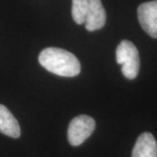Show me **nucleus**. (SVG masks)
<instances>
[{"instance_id":"nucleus-1","label":"nucleus","mask_w":157,"mask_h":157,"mask_svg":"<svg viewBox=\"0 0 157 157\" xmlns=\"http://www.w3.org/2000/svg\"><path fill=\"white\" fill-rule=\"evenodd\" d=\"M39 64L58 76L75 77L80 73V63L72 52L61 48L48 47L39 53Z\"/></svg>"},{"instance_id":"nucleus-2","label":"nucleus","mask_w":157,"mask_h":157,"mask_svg":"<svg viewBox=\"0 0 157 157\" xmlns=\"http://www.w3.org/2000/svg\"><path fill=\"white\" fill-rule=\"evenodd\" d=\"M116 61L122 65L121 72L128 79L137 77L140 70L139 52L131 41L122 40L116 48Z\"/></svg>"},{"instance_id":"nucleus-3","label":"nucleus","mask_w":157,"mask_h":157,"mask_svg":"<svg viewBox=\"0 0 157 157\" xmlns=\"http://www.w3.org/2000/svg\"><path fill=\"white\" fill-rule=\"evenodd\" d=\"M95 129V121L88 115H78L72 120L67 130V138L72 146H79Z\"/></svg>"},{"instance_id":"nucleus-4","label":"nucleus","mask_w":157,"mask_h":157,"mask_svg":"<svg viewBox=\"0 0 157 157\" xmlns=\"http://www.w3.org/2000/svg\"><path fill=\"white\" fill-rule=\"evenodd\" d=\"M141 28L154 39H157V0L143 3L137 9Z\"/></svg>"},{"instance_id":"nucleus-5","label":"nucleus","mask_w":157,"mask_h":157,"mask_svg":"<svg viewBox=\"0 0 157 157\" xmlns=\"http://www.w3.org/2000/svg\"><path fill=\"white\" fill-rule=\"evenodd\" d=\"M87 10L86 15V29L94 32L101 29L106 24L107 14L101 0H87Z\"/></svg>"},{"instance_id":"nucleus-6","label":"nucleus","mask_w":157,"mask_h":157,"mask_svg":"<svg viewBox=\"0 0 157 157\" xmlns=\"http://www.w3.org/2000/svg\"><path fill=\"white\" fill-rule=\"evenodd\" d=\"M132 157H157V143L154 135L147 132L141 134L135 142Z\"/></svg>"},{"instance_id":"nucleus-7","label":"nucleus","mask_w":157,"mask_h":157,"mask_svg":"<svg viewBox=\"0 0 157 157\" xmlns=\"http://www.w3.org/2000/svg\"><path fill=\"white\" fill-rule=\"evenodd\" d=\"M0 133L11 138H18L21 134L19 124L11 111L0 104Z\"/></svg>"},{"instance_id":"nucleus-8","label":"nucleus","mask_w":157,"mask_h":157,"mask_svg":"<svg viewBox=\"0 0 157 157\" xmlns=\"http://www.w3.org/2000/svg\"><path fill=\"white\" fill-rule=\"evenodd\" d=\"M87 4V0H73L72 16L76 24L81 25L85 23Z\"/></svg>"}]
</instances>
